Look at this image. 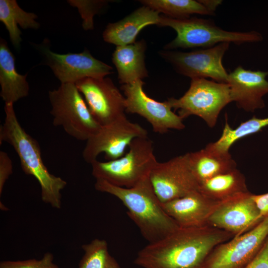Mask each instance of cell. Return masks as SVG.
Segmentation results:
<instances>
[{
    "label": "cell",
    "instance_id": "obj_16",
    "mask_svg": "<svg viewBox=\"0 0 268 268\" xmlns=\"http://www.w3.org/2000/svg\"><path fill=\"white\" fill-rule=\"evenodd\" d=\"M268 71L246 69L238 66L228 73L227 83L232 102L247 112L265 107L263 97L268 93Z\"/></svg>",
    "mask_w": 268,
    "mask_h": 268
},
{
    "label": "cell",
    "instance_id": "obj_20",
    "mask_svg": "<svg viewBox=\"0 0 268 268\" xmlns=\"http://www.w3.org/2000/svg\"><path fill=\"white\" fill-rule=\"evenodd\" d=\"M27 74H19L16 69L15 58L3 39L0 41V95L5 104L13 103L26 97L29 86Z\"/></svg>",
    "mask_w": 268,
    "mask_h": 268
},
{
    "label": "cell",
    "instance_id": "obj_17",
    "mask_svg": "<svg viewBox=\"0 0 268 268\" xmlns=\"http://www.w3.org/2000/svg\"><path fill=\"white\" fill-rule=\"evenodd\" d=\"M221 202L210 199L198 190L161 203L165 212L179 227L190 228L207 225L208 219Z\"/></svg>",
    "mask_w": 268,
    "mask_h": 268
},
{
    "label": "cell",
    "instance_id": "obj_23",
    "mask_svg": "<svg viewBox=\"0 0 268 268\" xmlns=\"http://www.w3.org/2000/svg\"><path fill=\"white\" fill-rule=\"evenodd\" d=\"M37 18L35 13L22 9L15 0H0V20L8 31L11 43L17 49L22 41L18 25L24 29H37L40 24L36 20Z\"/></svg>",
    "mask_w": 268,
    "mask_h": 268
},
{
    "label": "cell",
    "instance_id": "obj_18",
    "mask_svg": "<svg viewBox=\"0 0 268 268\" xmlns=\"http://www.w3.org/2000/svg\"><path fill=\"white\" fill-rule=\"evenodd\" d=\"M160 18L159 12L143 5L121 20L109 23L103 33V38L106 42L117 46L134 43L144 27L152 24L158 26Z\"/></svg>",
    "mask_w": 268,
    "mask_h": 268
},
{
    "label": "cell",
    "instance_id": "obj_15",
    "mask_svg": "<svg viewBox=\"0 0 268 268\" xmlns=\"http://www.w3.org/2000/svg\"><path fill=\"white\" fill-rule=\"evenodd\" d=\"M249 191L222 201L208 219L207 225L232 234L240 235L263 219Z\"/></svg>",
    "mask_w": 268,
    "mask_h": 268
},
{
    "label": "cell",
    "instance_id": "obj_27",
    "mask_svg": "<svg viewBox=\"0 0 268 268\" xmlns=\"http://www.w3.org/2000/svg\"><path fill=\"white\" fill-rule=\"evenodd\" d=\"M106 0H69L68 3L77 8L83 20L82 26L85 30L94 28L93 17L106 5Z\"/></svg>",
    "mask_w": 268,
    "mask_h": 268
},
{
    "label": "cell",
    "instance_id": "obj_4",
    "mask_svg": "<svg viewBox=\"0 0 268 268\" xmlns=\"http://www.w3.org/2000/svg\"><path fill=\"white\" fill-rule=\"evenodd\" d=\"M159 26L170 27L177 33L175 38L164 46V50L214 47L221 43L240 45L261 41L262 35L256 31H229L217 26L210 19L196 17L175 19L160 15Z\"/></svg>",
    "mask_w": 268,
    "mask_h": 268
},
{
    "label": "cell",
    "instance_id": "obj_2",
    "mask_svg": "<svg viewBox=\"0 0 268 268\" xmlns=\"http://www.w3.org/2000/svg\"><path fill=\"white\" fill-rule=\"evenodd\" d=\"M94 187L121 201L127 209V214L149 243L163 239L179 228L163 209L149 177L130 188L117 187L97 179Z\"/></svg>",
    "mask_w": 268,
    "mask_h": 268
},
{
    "label": "cell",
    "instance_id": "obj_32",
    "mask_svg": "<svg viewBox=\"0 0 268 268\" xmlns=\"http://www.w3.org/2000/svg\"><path fill=\"white\" fill-rule=\"evenodd\" d=\"M199 1L213 14H215L216 8L222 2L220 0H199Z\"/></svg>",
    "mask_w": 268,
    "mask_h": 268
},
{
    "label": "cell",
    "instance_id": "obj_28",
    "mask_svg": "<svg viewBox=\"0 0 268 268\" xmlns=\"http://www.w3.org/2000/svg\"><path fill=\"white\" fill-rule=\"evenodd\" d=\"M53 261V255L47 252L40 260L31 259L23 261H1L0 268H60Z\"/></svg>",
    "mask_w": 268,
    "mask_h": 268
},
{
    "label": "cell",
    "instance_id": "obj_24",
    "mask_svg": "<svg viewBox=\"0 0 268 268\" xmlns=\"http://www.w3.org/2000/svg\"><path fill=\"white\" fill-rule=\"evenodd\" d=\"M226 118L225 125L219 138L215 142H211L206 147L220 154H229V149L232 145L240 138L255 134L268 126V117L265 118H252L241 123L236 128L232 129Z\"/></svg>",
    "mask_w": 268,
    "mask_h": 268
},
{
    "label": "cell",
    "instance_id": "obj_10",
    "mask_svg": "<svg viewBox=\"0 0 268 268\" xmlns=\"http://www.w3.org/2000/svg\"><path fill=\"white\" fill-rule=\"evenodd\" d=\"M268 237V215L250 230L215 247L203 268H243L256 256Z\"/></svg>",
    "mask_w": 268,
    "mask_h": 268
},
{
    "label": "cell",
    "instance_id": "obj_3",
    "mask_svg": "<svg viewBox=\"0 0 268 268\" xmlns=\"http://www.w3.org/2000/svg\"><path fill=\"white\" fill-rule=\"evenodd\" d=\"M4 112V121L0 128V144L5 142L12 146L19 158L23 171L38 181L42 201L53 208H61V191L67 186V182L49 172L42 160L38 142L20 125L13 104H5Z\"/></svg>",
    "mask_w": 268,
    "mask_h": 268
},
{
    "label": "cell",
    "instance_id": "obj_7",
    "mask_svg": "<svg viewBox=\"0 0 268 268\" xmlns=\"http://www.w3.org/2000/svg\"><path fill=\"white\" fill-rule=\"evenodd\" d=\"M167 101L183 119L196 115L210 128L215 126L221 111L232 102L227 83L204 78L191 79L189 88L182 97Z\"/></svg>",
    "mask_w": 268,
    "mask_h": 268
},
{
    "label": "cell",
    "instance_id": "obj_33",
    "mask_svg": "<svg viewBox=\"0 0 268 268\" xmlns=\"http://www.w3.org/2000/svg\"><path fill=\"white\" fill-rule=\"evenodd\" d=\"M0 208L2 211H7L8 208L5 206L1 201L0 202Z\"/></svg>",
    "mask_w": 268,
    "mask_h": 268
},
{
    "label": "cell",
    "instance_id": "obj_13",
    "mask_svg": "<svg viewBox=\"0 0 268 268\" xmlns=\"http://www.w3.org/2000/svg\"><path fill=\"white\" fill-rule=\"evenodd\" d=\"M149 178L161 203L199 190V183L189 166L187 153L164 162H158Z\"/></svg>",
    "mask_w": 268,
    "mask_h": 268
},
{
    "label": "cell",
    "instance_id": "obj_9",
    "mask_svg": "<svg viewBox=\"0 0 268 268\" xmlns=\"http://www.w3.org/2000/svg\"><path fill=\"white\" fill-rule=\"evenodd\" d=\"M147 136V131L137 123L130 121L125 116L102 126L87 140L82 152L85 162L91 164L101 153L108 160L118 159L136 138Z\"/></svg>",
    "mask_w": 268,
    "mask_h": 268
},
{
    "label": "cell",
    "instance_id": "obj_19",
    "mask_svg": "<svg viewBox=\"0 0 268 268\" xmlns=\"http://www.w3.org/2000/svg\"><path fill=\"white\" fill-rule=\"evenodd\" d=\"M146 48L144 40L116 47L112 60L121 84H132L148 76L144 61Z\"/></svg>",
    "mask_w": 268,
    "mask_h": 268
},
{
    "label": "cell",
    "instance_id": "obj_22",
    "mask_svg": "<svg viewBox=\"0 0 268 268\" xmlns=\"http://www.w3.org/2000/svg\"><path fill=\"white\" fill-rule=\"evenodd\" d=\"M199 191L209 198L219 201L249 192L245 177L237 168L200 184Z\"/></svg>",
    "mask_w": 268,
    "mask_h": 268
},
{
    "label": "cell",
    "instance_id": "obj_6",
    "mask_svg": "<svg viewBox=\"0 0 268 268\" xmlns=\"http://www.w3.org/2000/svg\"><path fill=\"white\" fill-rule=\"evenodd\" d=\"M54 126L62 127L70 136L87 140L101 126L91 114L74 83H64L49 91Z\"/></svg>",
    "mask_w": 268,
    "mask_h": 268
},
{
    "label": "cell",
    "instance_id": "obj_5",
    "mask_svg": "<svg viewBox=\"0 0 268 268\" xmlns=\"http://www.w3.org/2000/svg\"><path fill=\"white\" fill-rule=\"evenodd\" d=\"M128 152L122 157L105 162L91 163L92 175L114 186L130 188L148 177L158 162L152 141L148 136L135 138Z\"/></svg>",
    "mask_w": 268,
    "mask_h": 268
},
{
    "label": "cell",
    "instance_id": "obj_31",
    "mask_svg": "<svg viewBox=\"0 0 268 268\" xmlns=\"http://www.w3.org/2000/svg\"><path fill=\"white\" fill-rule=\"evenodd\" d=\"M252 198L263 219L268 215V193L261 195H252Z\"/></svg>",
    "mask_w": 268,
    "mask_h": 268
},
{
    "label": "cell",
    "instance_id": "obj_25",
    "mask_svg": "<svg viewBox=\"0 0 268 268\" xmlns=\"http://www.w3.org/2000/svg\"><path fill=\"white\" fill-rule=\"evenodd\" d=\"M139 1L143 5L175 19L189 18L194 14L214 15L199 0H141Z\"/></svg>",
    "mask_w": 268,
    "mask_h": 268
},
{
    "label": "cell",
    "instance_id": "obj_1",
    "mask_svg": "<svg viewBox=\"0 0 268 268\" xmlns=\"http://www.w3.org/2000/svg\"><path fill=\"white\" fill-rule=\"evenodd\" d=\"M233 237L208 225L179 227L141 249L134 264L143 268H203L213 249Z\"/></svg>",
    "mask_w": 268,
    "mask_h": 268
},
{
    "label": "cell",
    "instance_id": "obj_8",
    "mask_svg": "<svg viewBox=\"0 0 268 268\" xmlns=\"http://www.w3.org/2000/svg\"><path fill=\"white\" fill-rule=\"evenodd\" d=\"M229 45L221 43L211 48L189 52L164 50L159 54L179 74L191 79L211 78L216 82L227 83L228 73L222 59Z\"/></svg>",
    "mask_w": 268,
    "mask_h": 268
},
{
    "label": "cell",
    "instance_id": "obj_12",
    "mask_svg": "<svg viewBox=\"0 0 268 268\" xmlns=\"http://www.w3.org/2000/svg\"><path fill=\"white\" fill-rule=\"evenodd\" d=\"M75 84L101 126L126 116L125 97L110 78H85Z\"/></svg>",
    "mask_w": 268,
    "mask_h": 268
},
{
    "label": "cell",
    "instance_id": "obj_30",
    "mask_svg": "<svg viewBox=\"0 0 268 268\" xmlns=\"http://www.w3.org/2000/svg\"><path fill=\"white\" fill-rule=\"evenodd\" d=\"M243 268H268V237L256 256Z\"/></svg>",
    "mask_w": 268,
    "mask_h": 268
},
{
    "label": "cell",
    "instance_id": "obj_11",
    "mask_svg": "<svg viewBox=\"0 0 268 268\" xmlns=\"http://www.w3.org/2000/svg\"><path fill=\"white\" fill-rule=\"evenodd\" d=\"M37 47L61 84H75L85 78H103L113 72L111 66L94 58L87 49L79 53L61 54L51 51L45 41Z\"/></svg>",
    "mask_w": 268,
    "mask_h": 268
},
{
    "label": "cell",
    "instance_id": "obj_29",
    "mask_svg": "<svg viewBox=\"0 0 268 268\" xmlns=\"http://www.w3.org/2000/svg\"><path fill=\"white\" fill-rule=\"evenodd\" d=\"M12 174V164L8 154L3 151H0V195L3 191L4 185Z\"/></svg>",
    "mask_w": 268,
    "mask_h": 268
},
{
    "label": "cell",
    "instance_id": "obj_21",
    "mask_svg": "<svg viewBox=\"0 0 268 268\" xmlns=\"http://www.w3.org/2000/svg\"><path fill=\"white\" fill-rule=\"evenodd\" d=\"M187 155L190 167L199 185L236 168V163L230 154H218L206 147L187 153Z\"/></svg>",
    "mask_w": 268,
    "mask_h": 268
},
{
    "label": "cell",
    "instance_id": "obj_26",
    "mask_svg": "<svg viewBox=\"0 0 268 268\" xmlns=\"http://www.w3.org/2000/svg\"><path fill=\"white\" fill-rule=\"evenodd\" d=\"M84 254L78 268H121L109 252L106 240L94 239L89 243L81 246Z\"/></svg>",
    "mask_w": 268,
    "mask_h": 268
},
{
    "label": "cell",
    "instance_id": "obj_14",
    "mask_svg": "<svg viewBox=\"0 0 268 268\" xmlns=\"http://www.w3.org/2000/svg\"><path fill=\"white\" fill-rule=\"evenodd\" d=\"M144 84L142 80H138L121 86L126 99V112L145 119L156 133L163 134L171 129H184L183 119L172 111L168 101L159 102L148 96L143 91Z\"/></svg>",
    "mask_w": 268,
    "mask_h": 268
}]
</instances>
